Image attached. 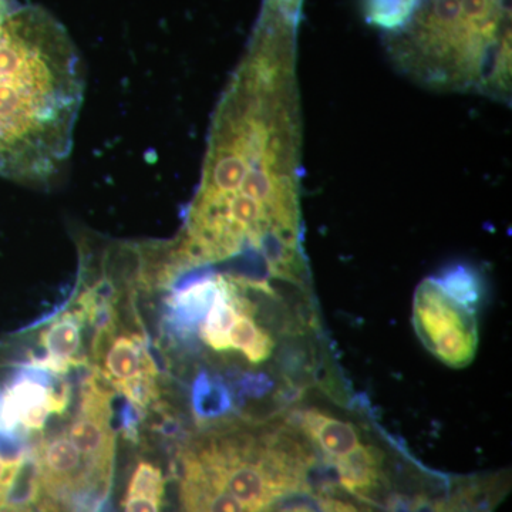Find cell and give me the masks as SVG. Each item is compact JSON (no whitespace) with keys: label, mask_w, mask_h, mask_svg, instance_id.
Returning a JSON list of instances; mask_svg holds the SVG:
<instances>
[{"label":"cell","mask_w":512,"mask_h":512,"mask_svg":"<svg viewBox=\"0 0 512 512\" xmlns=\"http://www.w3.org/2000/svg\"><path fill=\"white\" fill-rule=\"evenodd\" d=\"M301 19L264 3L247 53L212 121L180 251L195 265L242 255L262 264L302 251Z\"/></svg>","instance_id":"obj_1"},{"label":"cell","mask_w":512,"mask_h":512,"mask_svg":"<svg viewBox=\"0 0 512 512\" xmlns=\"http://www.w3.org/2000/svg\"><path fill=\"white\" fill-rule=\"evenodd\" d=\"M82 60L66 29L37 6L0 20V174L47 181L72 150Z\"/></svg>","instance_id":"obj_2"},{"label":"cell","mask_w":512,"mask_h":512,"mask_svg":"<svg viewBox=\"0 0 512 512\" xmlns=\"http://www.w3.org/2000/svg\"><path fill=\"white\" fill-rule=\"evenodd\" d=\"M320 461L291 420L225 421L178 454V512H271L318 487Z\"/></svg>","instance_id":"obj_3"},{"label":"cell","mask_w":512,"mask_h":512,"mask_svg":"<svg viewBox=\"0 0 512 512\" xmlns=\"http://www.w3.org/2000/svg\"><path fill=\"white\" fill-rule=\"evenodd\" d=\"M383 42L396 70L424 89L510 100L511 0H423Z\"/></svg>","instance_id":"obj_4"},{"label":"cell","mask_w":512,"mask_h":512,"mask_svg":"<svg viewBox=\"0 0 512 512\" xmlns=\"http://www.w3.org/2000/svg\"><path fill=\"white\" fill-rule=\"evenodd\" d=\"M477 309L476 303L457 295L439 275L431 276L414 293V329L443 365L463 369L473 363L480 343Z\"/></svg>","instance_id":"obj_5"},{"label":"cell","mask_w":512,"mask_h":512,"mask_svg":"<svg viewBox=\"0 0 512 512\" xmlns=\"http://www.w3.org/2000/svg\"><path fill=\"white\" fill-rule=\"evenodd\" d=\"M93 353L94 370L134 410L146 413L157 402L158 369L141 333L117 330L113 316H107L94 336Z\"/></svg>","instance_id":"obj_6"},{"label":"cell","mask_w":512,"mask_h":512,"mask_svg":"<svg viewBox=\"0 0 512 512\" xmlns=\"http://www.w3.org/2000/svg\"><path fill=\"white\" fill-rule=\"evenodd\" d=\"M87 315L82 306L74 301L73 306L60 313L40 332L39 345L43 356L30 359L28 367L49 372L53 375H66L70 369L83 366L82 332Z\"/></svg>","instance_id":"obj_7"},{"label":"cell","mask_w":512,"mask_h":512,"mask_svg":"<svg viewBox=\"0 0 512 512\" xmlns=\"http://www.w3.org/2000/svg\"><path fill=\"white\" fill-rule=\"evenodd\" d=\"M510 488L508 471L450 478L430 512H494Z\"/></svg>","instance_id":"obj_8"},{"label":"cell","mask_w":512,"mask_h":512,"mask_svg":"<svg viewBox=\"0 0 512 512\" xmlns=\"http://www.w3.org/2000/svg\"><path fill=\"white\" fill-rule=\"evenodd\" d=\"M165 480L163 468L150 458H140L128 477L121 508L123 512H164Z\"/></svg>","instance_id":"obj_9"},{"label":"cell","mask_w":512,"mask_h":512,"mask_svg":"<svg viewBox=\"0 0 512 512\" xmlns=\"http://www.w3.org/2000/svg\"><path fill=\"white\" fill-rule=\"evenodd\" d=\"M421 493L414 494L413 497L407 495V498L403 497L393 507H380V505L355 500L343 494L342 491L336 490L332 485L322 483L313 491V498L320 512H424L426 498L424 495L421 497Z\"/></svg>","instance_id":"obj_10"},{"label":"cell","mask_w":512,"mask_h":512,"mask_svg":"<svg viewBox=\"0 0 512 512\" xmlns=\"http://www.w3.org/2000/svg\"><path fill=\"white\" fill-rule=\"evenodd\" d=\"M423 0H360L363 16L384 35L399 32L412 19Z\"/></svg>","instance_id":"obj_11"},{"label":"cell","mask_w":512,"mask_h":512,"mask_svg":"<svg viewBox=\"0 0 512 512\" xmlns=\"http://www.w3.org/2000/svg\"><path fill=\"white\" fill-rule=\"evenodd\" d=\"M271 512H320V510L311 494L288 501V503L282 504L281 507L275 508Z\"/></svg>","instance_id":"obj_12"},{"label":"cell","mask_w":512,"mask_h":512,"mask_svg":"<svg viewBox=\"0 0 512 512\" xmlns=\"http://www.w3.org/2000/svg\"><path fill=\"white\" fill-rule=\"evenodd\" d=\"M0 512H37L30 504H8L0 507Z\"/></svg>","instance_id":"obj_13"},{"label":"cell","mask_w":512,"mask_h":512,"mask_svg":"<svg viewBox=\"0 0 512 512\" xmlns=\"http://www.w3.org/2000/svg\"><path fill=\"white\" fill-rule=\"evenodd\" d=\"M10 13V0H0V20H3Z\"/></svg>","instance_id":"obj_14"},{"label":"cell","mask_w":512,"mask_h":512,"mask_svg":"<svg viewBox=\"0 0 512 512\" xmlns=\"http://www.w3.org/2000/svg\"><path fill=\"white\" fill-rule=\"evenodd\" d=\"M289 2L295 3V5L303 6V0H289Z\"/></svg>","instance_id":"obj_15"}]
</instances>
